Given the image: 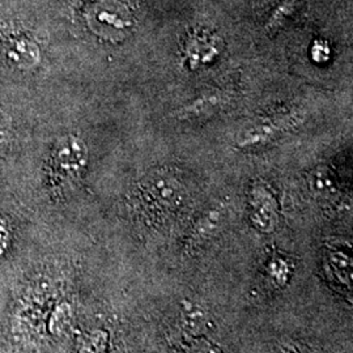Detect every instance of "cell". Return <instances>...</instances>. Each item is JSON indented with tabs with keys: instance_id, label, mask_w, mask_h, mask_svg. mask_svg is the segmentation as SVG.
<instances>
[{
	"instance_id": "obj_1",
	"label": "cell",
	"mask_w": 353,
	"mask_h": 353,
	"mask_svg": "<svg viewBox=\"0 0 353 353\" xmlns=\"http://www.w3.org/2000/svg\"><path fill=\"white\" fill-rule=\"evenodd\" d=\"M299 121L296 113L279 114L265 121L258 122L252 127L246 128L237 139V148L240 150H252L267 145L268 143L278 139L290 127L294 126Z\"/></svg>"
},
{
	"instance_id": "obj_2",
	"label": "cell",
	"mask_w": 353,
	"mask_h": 353,
	"mask_svg": "<svg viewBox=\"0 0 353 353\" xmlns=\"http://www.w3.org/2000/svg\"><path fill=\"white\" fill-rule=\"evenodd\" d=\"M87 163V150L81 140L68 138L58 143L52 154L54 176L61 181H75Z\"/></svg>"
},
{
	"instance_id": "obj_3",
	"label": "cell",
	"mask_w": 353,
	"mask_h": 353,
	"mask_svg": "<svg viewBox=\"0 0 353 353\" xmlns=\"http://www.w3.org/2000/svg\"><path fill=\"white\" fill-rule=\"evenodd\" d=\"M233 100V93L229 90H210L186 103L176 112L178 119H201L223 110Z\"/></svg>"
},
{
	"instance_id": "obj_4",
	"label": "cell",
	"mask_w": 353,
	"mask_h": 353,
	"mask_svg": "<svg viewBox=\"0 0 353 353\" xmlns=\"http://www.w3.org/2000/svg\"><path fill=\"white\" fill-rule=\"evenodd\" d=\"M252 224L261 232H272L278 223V204L265 188L252 189L250 195Z\"/></svg>"
},
{
	"instance_id": "obj_5",
	"label": "cell",
	"mask_w": 353,
	"mask_h": 353,
	"mask_svg": "<svg viewBox=\"0 0 353 353\" xmlns=\"http://www.w3.org/2000/svg\"><path fill=\"white\" fill-rule=\"evenodd\" d=\"M224 219H225V211L223 207L212 208L201 216V219L195 223L194 229L190 234L186 249L189 250L196 249L207 241L211 240L223 227Z\"/></svg>"
},
{
	"instance_id": "obj_6",
	"label": "cell",
	"mask_w": 353,
	"mask_h": 353,
	"mask_svg": "<svg viewBox=\"0 0 353 353\" xmlns=\"http://www.w3.org/2000/svg\"><path fill=\"white\" fill-rule=\"evenodd\" d=\"M152 195L164 204H173L178 199V188L168 181H156L152 188Z\"/></svg>"
},
{
	"instance_id": "obj_7",
	"label": "cell",
	"mask_w": 353,
	"mask_h": 353,
	"mask_svg": "<svg viewBox=\"0 0 353 353\" xmlns=\"http://www.w3.org/2000/svg\"><path fill=\"white\" fill-rule=\"evenodd\" d=\"M183 321L190 330H201L205 325V314L202 307L189 303L183 309Z\"/></svg>"
},
{
	"instance_id": "obj_8",
	"label": "cell",
	"mask_w": 353,
	"mask_h": 353,
	"mask_svg": "<svg viewBox=\"0 0 353 353\" xmlns=\"http://www.w3.org/2000/svg\"><path fill=\"white\" fill-rule=\"evenodd\" d=\"M296 3H297V0H284L276 8L272 17L270 19V21L267 24V30L274 32L275 29H278L279 26H281L283 21L285 20V17H288L290 13L293 12Z\"/></svg>"
},
{
	"instance_id": "obj_9",
	"label": "cell",
	"mask_w": 353,
	"mask_h": 353,
	"mask_svg": "<svg viewBox=\"0 0 353 353\" xmlns=\"http://www.w3.org/2000/svg\"><path fill=\"white\" fill-rule=\"evenodd\" d=\"M312 189L318 195L327 196L328 194L331 192V190H332V182L330 181V176L326 174V172H316L313 174Z\"/></svg>"
}]
</instances>
